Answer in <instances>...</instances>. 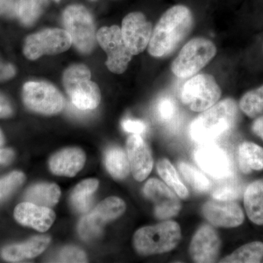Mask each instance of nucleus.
Listing matches in <instances>:
<instances>
[{
    "label": "nucleus",
    "mask_w": 263,
    "mask_h": 263,
    "mask_svg": "<svg viewBox=\"0 0 263 263\" xmlns=\"http://www.w3.org/2000/svg\"><path fill=\"white\" fill-rule=\"evenodd\" d=\"M193 26V13L188 7H171L164 12L152 31L148 53L157 58L168 56L187 37Z\"/></svg>",
    "instance_id": "f257e3e1"
},
{
    "label": "nucleus",
    "mask_w": 263,
    "mask_h": 263,
    "mask_svg": "<svg viewBox=\"0 0 263 263\" xmlns=\"http://www.w3.org/2000/svg\"><path fill=\"white\" fill-rule=\"evenodd\" d=\"M238 118L235 100L226 98L202 112L190 126L192 138L198 143H215L233 130Z\"/></svg>",
    "instance_id": "f03ea898"
},
{
    "label": "nucleus",
    "mask_w": 263,
    "mask_h": 263,
    "mask_svg": "<svg viewBox=\"0 0 263 263\" xmlns=\"http://www.w3.org/2000/svg\"><path fill=\"white\" fill-rule=\"evenodd\" d=\"M181 238L179 224L167 221L138 230L133 237V245L138 254L152 255L173 250L179 245Z\"/></svg>",
    "instance_id": "7ed1b4c3"
},
{
    "label": "nucleus",
    "mask_w": 263,
    "mask_h": 263,
    "mask_svg": "<svg viewBox=\"0 0 263 263\" xmlns=\"http://www.w3.org/2000/svg\"><path fill=\"white\" fill-rule=\"evenodd\" d=\"M63 84L71 101L79 110H94L100 104V89L91 81V72L86 65L78 64L69 67L64 72Z\"/></svg>",
    "instance_id": "20e7f679"
},
{
    "label": "nucleus",
    "mask_w": 263,
    "mask_h": 263,
    "mask_svg": "<svg viewBox=\"0 0 263 263\" xmlns=\"http://www.w3.org/2000/svg\"><path fill=\"white\" fill-rule=\"evenodd\" d=\"M214 43L204 37H195L186 43L171 64V71L176 77L187 79L196 75L216 56Z\"/></svg>",
    "instance_id": "39448f33"
},
{
    "label": "nucleus",
    "mask_w": 263,
    "mask_h": 263,
    "mask_svg": "<svg viewBox=\"0 0 263 263\" xmlns=\"http://www.w3.org/2000/svg\"><path fill=\"white\" fill-rule=\"evenodd\" d=\"M220 86L210 74H196L185 82L180 91L181 103L195 112H203L219 102Z\"/></svg>",
    "instance_id": "423d86ee"
},
{
    "label": "nucleus",
    "mask_w": 263,
    "mask_h": 263,
    "mask_svg": "<svg viewBox=\"0 0 263 263\" xmlns=\"http://www.w3.org/2000/svg\"><path fill=\"white\" fill-rule=\"evenodd\" d=\"M65 30L70 34L72 43L83 53L92 51L97 34L91 15L82 5H70L63 13Z\"/></svg>",
    "instance_id": "0eeeda50"
},
{
    "label": "nucleus",
    "mask_w": 263,
    "mask_h": 263,
    "mask_svg": "<svg viewBox=\"0 0 263 263\" xmlns=\"http://www.w3.org/2000/svg\"><path fill=\"white\" fill-rule=\"evenodd\" d=\"M26 106L36 113L54 115L65 106V99L53 85L43 81L26 83L22 91Z\"/></svg>",
    "instance_id": "6e6552de"
},
{
    "label": "nucleus",
    "mask_w": 263,
    "mask_h": 263,
    "mask_svg": "<svg viewBox=\"0 0 263 263\" xmlns=\"http://www.w3.org/2000/svg\"><path fill=\"white\" fill-rule=\"evenodd\" d=\"M125 210V202L122 199L117 197H108L81 219L79 224V235L85 240L98 238L103 232L104 224L117 219Z\"/></svg>",
    "instance_id": "1a4fd4ad"
},
{
    "label": "nucleus",
    "mask_w": 263,
    "mask_h": 263,
    "mask_svg": "<svg viewBox=\"0 0 263 263\" xmlns=\"http://www.w3.org/2000/svg\"><path fill=\"white\" fill-rule=\"evenodd\" d=\"M70 34L61 29H47L31 34L26 39L24 53L27 59L35 60L43 55L62 53L70 48Z\"/></svg>",
    "instance_id": "9d476101"
},
{
    "label": "nucleus",
    "mask_w": 263,
    "mask_h": 263,
    "mask_svg": "<svg viewBox=\"0 0 263 263\" xmlns=\"http://www.w3.org/2000/svg\"><path fill=\"white\" fill-rule=\"evenodd\" d=\"M97 40L108 55L106 65L110 72L122 74L128 67L133 55L123 40L118 26L102 27L97 33Z\"/></svg>",
    "instance_id": "9b49d317"
},
{
    "label": "nucleus",
    "mask_w": 263,
    "mask_h": 263,
    "mask_svg": "<svg viewBox=\"0 0 263 263\" xmlns=\"http://www.w3.org/2000/svg\"><path fill=\"white\" fill-rule=\"evenodd\" d=\"M195 160L214 179H226L233 175L229 155L215 143H200L195 152Z\"/></svg>",
    "instance_id": "f8f14e48"
},
{
    "label": "nucleus",
    "mask_w": 263,
    "mask_h": 263,
    "mask_svg": "<svg viewBox=\"0 0 263 263\" xmlns=\"http://www.w3.org/2000/svg\"><path fill=\"white\" fill-rule=\"evenodd\" d=\"M121 31L126 46L134 56L148 47L153 29L152 24L143 13L134 12L123 19Z\"/></svg>",
    "instance_id": "ddd939ff"
},
{
    "label": "nucleus",
    "mask_w": 263,
    "mask_h": 263,
    "mask_svg": "<svg viewBox=\"0 0 263 263\" xmlns=\"http://www.w3.org/2000/svg\"><path fill=\"white\" fill-rule=\"evenodd\" d=\"M143 192L147 198L155 204V216L157 219H170L177 215L181 210L179 198L160 180H148Z\"/></svg>",
    "instance_id": "4468645a"
},
{
    "label": "nucleus",
    "mask_w": 263,
    "mask_h": 263,
    "mask_svg": "<svg viewBox=\"0 0 263 263\" xmlns=\"http://www.w3.org/2000/svg\"><path fill=\"white\" fill-rule=\"evenodd\" d=\"M202 214L211 224L219 228H235L245 220V214L234 200H210L202 208Z\"/></svg>",
    "instance_id": "2eb2a0df"
},
{
    "label": "nucleus",
    "mask_w": 263,
    "mask_h": 263,
    "mask_svg": "<svg viewBox=\"0 0 263 263\" xmlns=\"http://www.w3.org/2000/svg\"><path fill=\"white\" fill-rule=\"evenodd\" d=\"M221 240L215 230L203 226L194 235L190 253L195 262H214L219 256Z\"/></svg>",
    "instance_id": "dca6fc26"
},
{
    "label": "nucleus",
    "mask_w": 263,
    "mask_h": 263,
    "mask_svg": "<svg viewBox=\"0 0 263 263\" xmlns=\"http://www.w3.org/2000/svg\"><path fill=\"white\" fill-rule=\"evenodd\" d=\"M128 160L133 177L143 181L153 168L154 161L149 147L139 135H133L127 141Z\"/></svg>",
    "instance_id": "f3484780"
},
{
    "label": "nucleus",
    "mask_w": 263,
    "mask_h": 263,
    "mask_svg": "<svg viewBox=\"0 0 263 263\" xmlns=\"http://www.w3.org/2000/svg\"><path fill=\"white\" fill-rule=\"evenodd\" d=\"M14 217L15 220L22 226L30 227L40 232H45L54 222L56 214L49 208L25 202L15 207Z\"/></svg>",
    "instance_id": "a211bd4d"
},
{
    "label": "nucleus",
    "mask_w": 263,
    "mask_h": 263,
    "mask_svg": "<svg viewBox=\"0 0 263 263\" xmlns=\"http://www.w3.org/2000/svg\"><path fill=\"white\" fill-rule=\"evenodd\" d=\"M86 156L79 148H65L57 152L50 160L51 172L57 176L74 177L84 167Z\"/></svg>",
    "instance_id": "6ab92c4d"
},
{
    "label": "nucleus",
    "mask_w": 263,
    "mask_h": 263,
    "mask_svg": "<svg viewBox=\"0 0 263 263\" xmlns=\"http://www.w3.org/2000/svg\"><path fill=\"white\" fill-rule=\"evenodd\" d=\"M50 242L51 238L46 235L33 237L25 243L5 247L2 251V257L12 262L34 258L46 250Z\"/></svg>",
    "instance_id": "aec40b11"
},
{
    "label": "nucleus",
    "mask_w": 263,
    "mask_h": 263,
    "mask_svg": "<svg viewBox=\"0 0 263 263\" xmlns=\"http://www.w3.org/2000/svg\"><path fill=\"white\" fill-rule=\"evenodd\" d=\"M243 199L249 219L254 224L263 226V179L249 184Z\"/></svg>",
    "instance_id": "412c9836"
},
{
    "label": "nucleus",
    "mask_w": 263,
    "mask_h": 263,
    "mask_svg": "<svg viewBox=\"0 0 263 263\" xmlns=\"http://www.w3.org/2000/svg\"><path fill=\"white\" fill-rule=\"evenodd\" d=\"M60 196L61 190L56 183H40L27 190L25 200L40 206L50 208L56 205Z\"/></svg>",
    "instance_id": "4be33fe9"
},
{
    "label": "nucleus",
    "mask_w": 263,
    "mask_h": 263,
    "mask_svg": "<svg viewBox=\"0 0 263 263\" xmlns=\"http://www.w3.org/2000/svg\"><path fill=\"white\" fill-rule=\"evenodd\" d=\"M240 168L245 174H249L252 170L263 169V148L251 142H245L238 149Z\"/></svg>",
    "instance_id": "5701e85b"
},
{
    "label": "nucleus",
    "mask_w": 263,
    "mask_h": 263,
    "mask_svg": "<svg viewBox=\"0 0 263 263\" xmlns=\"http://www.w3.org/2000/svg\"><path fill=\"white\" fill-rule=\"evenodd\" d=\"M99 181L89 179L81 181L71 194V203L78 212H87L93 202V195L98 190Z\"/></svg>",
    "instance_id": "b1692460"
},
{
    "label": "nucleus",
    "mask_w": 263,
    "mask_h": 263,
    "mask_svg": "<svg viewBox=\"0 0 263 263\" xmlns=\"http://www.w3.org/2000/svg\"><path fill=\"white\" fill-rule=\"evenodd\" d=\"M105 162L108 172L115 179H124L129 174L130 166L127 155L119 147H113L107 151Z\"/></svg>",
    "instance_id": "393cba45"
},
{
    "label": "nucleus",
    "mask_w": 263,
    "mask_h": 263,
    "mask_svg": "<svg viewBox=\"0 0 263 263\" xmlns=\"http://www.w3.org/2000/svg\"><path fill=\"white\" fill-rule=\"evenodd\" d=\"M47 2V0H16L15 14L24 25H32L46 9Z\"/></svg>",
    "instance_id": "a878e982"
},
{
    "label": "nucleus",
    "mask_w": 263,
    "mask_h": 263,
    "mask_svg": "<svg viewBox=\"0 0 263 263\" xmlns=\"http://www.w3.org/2000/svg\"><path fill=\"white\" fill-rule=\"evenodd\" d=\"M263 257V243L252 242L235 250L233 254L221 259L220 262H259Z\"/></svg>",
    "instance_id": "bb28decb"
},
{
    "label": "nucleus",
    "mask_w": 263,
    "mask_h": 263,
    "mask_svg": "<svg viewBox=\"0 0 263 263\" xmlns=\"http://www.w3.org/2000/svg\"><path fill=\"white\" fill-rule=\"evenodd\" d=\"M157 171L164 182L176 192L181 198L187 197V189L181 182L176 169L167 159H161L157 163Z\"/></svg>",
    "instance_id": "cd10ccee"
},
{
    "label": "nucleus",
    "mask_w": 263,
    "mask_h": 263,
    "mask_svg": "<svg viewBox=\"0 0 263 263\" xmlns=\"http://www.w3.org/2000/svg\"><path fill=\"white\" fill-rule=\"evenodd\" d=\"M212 192L213 198L220 200H235L243 194V185L233 175L226 179H220Z\"/></svg>",
    "instance_id": "c85d7f7f"
},
{
    "label": "nucleus",
    "mask_w": 263,
    "mask_h": 263,
    "mask_svg": "<svg viewBox=\"0 0 263 263\" xmlns=\"http://www.w3.org/2000/svg\"><path fill=\"white\" fill-rule=\"evenodd\" d=\"M239 107L250 118L257 117L263 113V85L246 93L240 99Z\"/></svg>",
    "instance_id": "c756f323"
},
{
    "label": "nucleus",
    "mask_w": 263,
    "mask_h": 263,
    "mask_svg": "<svg viewBox=\"0 0 263 263\" xmlns=\"http://www.w3.org/2000/svg\"><path fill=\"white\" fill-rule=\"evenodd\" d=\"M179 168L183 178L199 193H205L212 188L210 180L190 164L180 162Z\"/></svg>",
    "instance_id": "7c9ffc66"
},
{
    "label": "nucleus",
    "mask_w": 263,
    "mask_h": 263,
    "mask_svg": "<svg viewBox=\"0 0 263 263\" xmlns=\"http://www.w3.org/2000/svg\"><path fill=\"white\" fill-rule=\"evenodd\" d=\"M25 175L21 171H13L0 179V202L8 198L25 181Z\"/></svg>",
    "instance_id": "2f4dec72"
},
{
    "label": "nucleus",
    "mask_w": 263,
    "mask_h": 263,
    "mask_svg": "<svg viewBox=\"0 0 263 263\" xmlns=\"http://www.w3.org/2000/svg\"><path fill=\"white\" fill-rule=\"evenodd\" d=\"M156 112L157 117L162 122H172L178 114L177 104L171 97H162L157 102Z\"/></svg>",
    "instance_id": "473e14b6"
},
{
    "label": "nucleus",
    "mask_w": 263,
    "mask_h": 263,
    "mask_svg": "<svg viewBox=\"0 0 263 263\" xmlns=\"http://www.w3.org/2000/svg\"><path fill=\"white\" fill-rule=\"evenodd\" d=\"M60 262H86L87 257L81 249L75 247H67L62 249L59 254Z\"/></svg>",
    "instance_id": "72a5a7b5"
},
{
    "label": "nucleus",
    "mask_w": 263,
    "mask_h": 263,
    "mask_svg": "<svg viewBox=\"0 0 263 263\" xmlns=\"http://www.w3.org/2000/svg\"><path fill=\"white\" fill-rule=\"evenodd\" d=\"M122 128L124 131L133 135H141L146 133L147 126L144 122L133 119H124L122 122Z\"/></svg>",
    "instance_id": "f704fd0d"
},
{
    "label": "nucleus",
    "mask_w": 263,
    "mask_h": 263,
    "mask_svg": "<svg viewBox=\"0 0 263 263\" xmlns=\"http://www.w3.org/2000/svg\"><path fill=\"white\" fill-rule=\"evenodd\" d=\"M13 113V106L8 99L0 93V119L11 117Z\"/></svg>",
    "instance_id": "c9c22d12"
},
{
    "label": "nucleus",
    "mask_w": 263,
    "mask_h": 263,
    "mask_svg": "<svg viewBox=\"0 0 263 263\" xmlns=\"http://www.w3.org/2000/svg\"><path fill=\"white\" fill-rule=\"evenodd\" d=\"M15 75V69L11 64L0 61V81L9 80Z\"/></svg>",
    "instance_id": "e433bc0d"
},
{
    "label": "nucleus",
    "mask_w": 263,
    "mask_h": 263,
    "mask_svg": "<svg viewBox=\"0 0 263 263\" xmlns=\"http://www.w3.org/2000/svg\"><path fill=\"white\" fill-rule=\"evenodd\" d=\"M15 157V153L10 148L0 149V166L8 165L11 163Z\"/></svg>",
    "instance_id": "4c0bfd02"
},
{
    "label": "nucleus",
    "mask_w": 263,
    "mask_h": 263,
    "mask_svg": "<svg viewBox=\"0 0 263 263\" xmlns=\"http://www.w3.org/2000/svg\"><path fill=\"white\" fill-rule=\"evenodd\" d=\"M14 0H0V15L15 13Z\"/></svg>",
    "instance_id": "58836bf2"
},
{
    "label": "nucleus",
    "mask_w": 263,
    "mask_h": 263,
    "mask_svg": "<svg viewBox=\"0 0 263 263\" xmlns=\"http://www.w3.org/2000/svg\"><path fill=\"white\" fill-rule=\"evenodd\" d=\"M252 130L263 141V116L256 119L252 124Z\"/></svg>",
    "instance_id": "ea45409f"
},
{
    "label": "nucleus",
    "mask_w": 263,
    "mask_h": 263,
    "mask_svg": "<svg viewBox=\"0 0 263 263\" xmlns=\"http://www.w3.org/2000/svg\"><path fill=\"white\" fill-rule=\"evenodd\" d=\"M5 138L4 136H3V132L0 129V148L3 146V145L4 144Z\"/></svg>",
    "instance_id": "a19ab883"
},
{
    "label": "nucleus",
    "mask_w": 263,
    "mask_h": 263,
    "mask_svg": "<svg viewBox=\"0 0 263 263\" xmlns=\"http://www.w3.org/2000/svg\"><path fill=\"white\" fill-rule=\"evenodd\" d=\"M55 1L59 2L60 1V0H55Z\"/></svg>",
    "instance_id": "79ce46f5"
}]
</instances>
